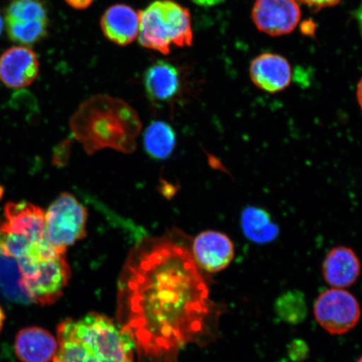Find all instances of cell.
Wrapping results in <instances>:
<instances>
[{
	"label": "cell",
	"mask_w": 362,
	"mask_h": 362,
	"mask_svg": "<svg viewBox=\"0 0 362 362\" xmlns=\"http://www.w3.org/2000/svg\"><path fill=\"white\" fill-rule=\"evenodd\" d=\"M6 221L0 224L4 233L24 235L33 242L45 238V212L29 202L6 204Z\"/></svg>",
	"instance_id": "obj_13"
},
{
	"label": "cell",
	"mask_w": 362,
	"mask_h": 362,
	"mask_svg": "<svg viewBox=\"0 0 362 362\" xmlns=\"http://www.w3.org/2000/svg\"><path fill=\"white\" fill-rule=\"evenodd\" d=\"M252 18L261 33L281 36L291 34L296 28L301 11L296 0H256Z\"/></svg>",
	"instance_id": "obj_9"
},
{
	"label": "cell",
	"mask_w": 362,
	"mask_h": 362,
	"mask_svg": "<svg viewBox=\"0 0 362 362\" xmlns=\"http://www.w3.org/2000/svg\"><path fill=\"white\" fill-rule=\"evenodd\" d=\"M249 75L257 88L277 93L291 83L292 68L286 58L274 53H264L251 63Z\"/></svg>",
	"instance_id": "obj_12"
},
{
	"label": "cell",
	"mask_w": 362,
	"mask_h": 362,
	"mask_svg": "<svg viewBox=\"0 0 362 362\" xmlns=\"http://www.w3.org/2000/svg\"><path fill=\"white\" fill-rule=\"evenodd\" d=\"M356 18L357 21V24H358L360 33L362 37V1L356 11Z\"/></svg>",
	"instance_id": "obj_24"
},
{
	"label": "cell",
	"mask_w": 362,
	"mask_h": 362,
	"mask_svg": "<svg viewBox=\"0 0 362 362\" xmlns=\"http://www.w3.org/2000/svg\"><path fill=\"white\" fill-rule=\"evenodd\" d=\"M57 348V339L40 327L23 329L15 339L16 354L22 362H49L55 357Z\"/></svg>",
	"instance_id": "obj_16"
},
{
	"label": "cell",
	"mask_w": 362,
	"mask_h": 362,
	"mask_svg": "<svg viewBox=\"0 0 362 362\" xmlns=\"http://www.w3.org/2000/svg\"><path fill=\"white\" fill-rule=\"evenodd\" d=\"M357 362H362V356L361 357V358L358 361H357Z\"/></svg>",
	"instance_id": "obj_29"
},
{
	"label": "cell",
	"mask_w": 362,
	"mask_h": 362,
	"mask_svg": "<svg viewBox=\"0 0 362 362\" xmlns=\"http://www.w3.org/2000/svg\"><path fill=\"white\" fill-rule=\"evenodd\" d=\"M74 138L88 155L104 148L134 152L142 124L138 113L120 98L99 94L81 104L72 115Z\"/></svg>",
	"instance_id": "obj_2"
},
{
	"label": "cell",
	"mask_w": 362,
	"mask_h": 362,
	"mask_svg": "<svg viewBox=\"0 0 362 362\" xmlns=\"http://www.w3.org/2000/svg\"><path fill=\"white\" fill-rule=\"evenodd\" d=\"M277 309L283 319L293 323L300 321L306 310L304 298L296 293H288L280 298Z\"/></svg>",
	"instance_id": "obj_20"
},
{
	"label": "cell",
	"mask_w": 362,
	"mask_h": 362,
	"mask_svg": "<svg viewBox=\"0 0 362 362\" xmlns=\"http://www.w3.org/2000/svg\"><path fill=\"white\" fill-rule=\"evenodd\" d=\"M139 42L143 47L169 55L173 45L191 47V13L172 0H156L140 12Z\"/></svg>",
	"instance_id": "obj_4"
},
{
	"label": "cell",
	"mask_w": 362,
	"mask_h": 362,
	"mask_svg": "<svg viewBox=\"0 0 362 362\" xmlns=\"http://www.w3.org/2000/svg\"><path fill=\"white\" fill-rule=\"evenodd\" d=\"M3 194H4V189L1 187V185H0V199H1L3 197Z\"/></svg>",
	"instance_id": "obj_28"
},
{
	"label": "cell",
	"mask_w": 362,
	"mask_h": 362,
	"mask_svg": "<svg viewBox=\"0 0 362 362\" xmlns=\"http://www.w3.org/2000/svg\"><path fill=\"white\" fill-rule=\"evenodd\" d=\"M65 1L68 6L75 10L83 11L92 6L94 0H65Z\"/></svg>",
	"instance_id": "obj_22"
},
{
	"label": "cell",
	"mask_w": 362,
	"mask_h": 362,
	"mask_svg": "<svg viewBox=\"0 0 362 362\" xmlns=\"http://www.w3.org/2000/svg\"><path fill=\"white\" fill-rule=\"evenodd\" d=\"M21 287L31 300L40 305L57 302L71 278L66 253L42 259L17 262Z\"/></svg>",
	"instance_id": "obj_5"
},
{
	"label": "cell",
	"mask_w": 362,
	"mask_h": 362,
	"mask_svg": "<svg viewBox=\"0 0 362 362\" xmlns=\"http://www.w3.org/2000/svg\"><path fill=\"white\" fill-rule=\"evenodd\" d=\"M57 339L53 362H134L132 339L105 315L66 319L59 324Z\"/></svg>",
	"instance_id": "obj_3"
},
{
	"label": "cell",
	"mask_w": 362,
	"mask_h": 362,
	"mask_svg": "<svg viewBox=\"0 0 362 362\" xmlns=\"http://www.w3.org/2000/svg\"><path fill=\"white\" fill-rule=\"evenodd\" d=\"M144 84L148 97L153 100L170 101L180 88L178 68L168 62L158 61L149 66L144 74Z\"/></svg>",
	"instance_id": "obj_17"
},
{
	"label": "cell",
	"mask_w": 362,
	"mask_h": 362,
	"mask_svg": "<svg viewBox=\"0 0 362 362\" xmlns=\"http://www.w3.org/2000/svg\"><path fill=\"white\" fill-rule=\"evenodd\" d=\"M215 305L192 252L168 237L142 240L122 270L117 320L134 343L139 362H174L200 341Z\"/></svg>",
	"instance_id": "obj_1"
},
{
	"label": "cell",
	"mask_w": 362,
	"mask_h": 362,
	"mask_svg": "<svg viewBox=\"0 0 362 362\" xmlns=\"http://www.w3.org/2000/svg\"><path fill=\"white\" fill-rule=\"evenodd\" d=\"M8 37L13 42L33 45L47 36V8L43 0H11L6 11Z\"/></svg>",
	"instance_id": "obj_8"
},
{
	"label": "cell",
	"mask_w": 362,
	"mask_h": 362,
	"mask_svg": "<svg viewBox=\"0 0 362 362\" xmlns=\"http://www.w3.org/2000/svg\"><path fill=\"white\" fill-rule=\"evenodd\" d=\"M88 211L70 193H62L45 214V238L57 250L66 248L87 236Z\"/></svg>",
	"instance_id": "obj_6"
},
{
	"label": "cell",
	"mask_w": 362,
	"mask_h": 362,
	"mask_svg": "<svg viewBox=\"0 0 362 362\" xmlns=\"http://www.w3.org/2000/svg\"><path fill=\"white\" fill-rule=\"evenodd\" d=\"M361 261L352 248L334 247L325 257L322 274L325 281L334 288H346L354 284L360 277Z\"/></svg>",
	"instance_id": "obj_15"
},
{
	"label": "cell",
	"mask_w": 362,
	"mask_h": 362,
	"mask_svg": "<svg viewBox=\"0 0 362 362\" xmlns=\"http://www.w3.org/2000/svg\"><path fill=\"white\" fill-rule=\"evenodd\" d=\"M39 71L38 57L28 47H11L0 56V81L8 88L29 87L37 78Z\"/></svg>",
	"instance_id": "obj_11"
},
{
	"label": "cell",
	"mask_w": 362,
	"mask_h": 362,
	"mask_svg": "<svg viewBox=\"0 0 362 362\" xmlns=\"http://www.w3.org/2000/svg\"><path fill=\"white\" fill-rule=\"evenodd\" d=\"M100 25L104 36L110 42L126 47L138 39L140 12L128 4H115L103 13Z\"/></svg>",
	"instance_id": "obj_14"
},
{
	"label": "cell",
	"mask_w": 362,
	"mask_h": 362,
	"mask_svg": "<svg viewBox=\"0 0 362 362\" xmlns=\"http://www.w3.org/2000/svg\"><path fill=\"white\" fill-rule=\"evenodd\" d=\"M3 27H4V22H3L1 16H0V35H1V34H2Z\"/></svg>",
	"instance_id": "obj_27"
},
{
	"label": "cell",
	"mask_w": 362,
	"mask_h": 362,
	"mask_svg": "<svg viewBox=\"0 0 362 362\" xmlns=\"http://www.w3.org/2000/svg\"><path fill=\"white\" fill-rule=\"evenodd\" d=\"M356 98L362 110V78L360 80L358 85H357Z\"/></svg>",
	"instance_id": "obj_25"
},
{
	"label": "cell",
	"mask_w": 362,
	"mask_h": 362,
	"mask_svg": "<svg viewBox=\"0 0 362 362\" xmlns=\"http://www.w3.org/2000/svg\"><path fill=\"white\" fill-rule=\"evenodd\" d=\"M175 142L173 128L164 121L153 122L144 132V148L149 156L158 160H166L172 155Z\"/></svg>",
	"instance_id": "obj_19"
},
{
	"label": "cell",
	"mask_w": 362,
	"mask_h": 362,
	"mask_svg": "<svg viewBox=\"0 0 362 362\" xmlns=\"http://www.w3.org/2000/svg\"><path fill=\"white\" fill-rule=\"evenodd\" d=\"M242 228L247 239L256 243L273 242L279 236V228L268 212L257 207H247L243 211Z\"/></svg>",
	"instance_id": "obj_18"
},
{
	"label": "cell",
	"mask_w": 362,
	"mask_h": 362,
	"mask_svg": "<svg viewBox=\"0 0 362 362\" xmlns=\"http://www.w3.org/2000/svg\"><path fill=\"white\" fill-rule=\"evenodd\" d=\"M4 320H6V315H4L2 308L0 306V332L3 329Z\"/></svg>",
	"instance_id": "obj_26"
},
{
	"label": "cell",
	"mask_w": 362,
	"mask_h": 362,
	"mask_svg": "<svg viewBox=\"0 0 362 362\" xmlns=\"http://www.w3.org/2000/svg\"><path fill=\"white\" fill-rule=\"evenodd\" d=\"M192 252L199 268L215 274L232 264L235 246L228 235L217 230H205L194 238Z\"/></svg>",
	"instance_id": "obj_10"
},
{
	"label": "cell",
	"mask_w": 362,
	"mask_h": 362,
	"mask_svg": "<svg viewBox=\"0 0 362 362\" xmlns=\"http://www.w3.org/2000/svg\"><path fill=\"white\" fill-rule=\"evenodd\" d=\"M361 306L353 294L344 288H330L320 294L314 305L315 318L330 334L351 332L361 319Z\"/></svg>",
	"instance_id": "obj_7"
},
{
	"label": "cell",
	"mask_w": 362,
	"mask_h": 362,
	"mask_svg": "<svg viewBox=\"0 0 362 362\" xmlns=\"http://www.w3.org/2000/svg\"><path fill=\"white\" fill-rule=\"evenodd\" d=\"M194 4L201 7H214L223 3L224 0H192Z\"/></svg>",
	"instance_id": "obj_23"
},
{
	"label": "cell",
	"mask_w": 362,
	"mask_h": 362,
	"mask_svg": "<svg viewBox=\"0 0 362 362\" xmlns=\"http://www.w3.org/2000/svg\"><path fill=\"white\" fill-rule=\"evenodd\" d=\"M296 1L305 4L314 10H320V8L337 6L342 0H296Z\"/></svg>",
	"instance_id": "obj_21"
}]
</instances>
